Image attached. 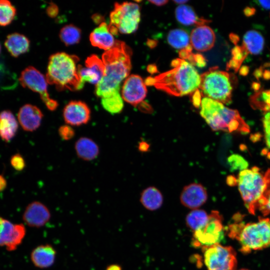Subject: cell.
<instances>
[{
  "instance_id": "cell-41",
  "label": "cell",
  "mask_w": 270,
  "mask_h": 270,
  "mask_svg": "<svg viewBox=\"0 0 270 270\" xmlns=\"http://www.w3.org/2000/svg\"><path fill=\"white\" fill-rule=\"evenodd\" d=\"M46 13L51 18L56 16L58 12V8L56 5L54 4H50L46 8Z\"/></svg>"
},
{
  "instance_id": "cell-20",
  "label": "cell",
  "mask_w": 270,
  "mask_h": 270,
  "mask_svg": "<svg viewBox=\"0 0 270 270\" xmlns=\"http://www.w3.org/2000/svg\"><path fill=\"white\" fill-rule=\"evenodd\" d=\"M90 40L94 46L106 51L112 48L116 42L108 25L105 22L99 24L98 26L92 32L90 35Z\"/></svg>"
},
{
  "instance_id": "cell-1",
  "label": "cell",
  "mask_w": 270,
  "mask_h": 270,
  "mask_svg": "<svg viewBox=\"0 0 270 270\" xmlns=\"http://www.w3.org/2000/svg\"><path fill=\"white\" fill-rule=\"evenodd\" d=\"M131 48L124 42L116 40L114 46L102 54L104 75L96 85L95 94L102 98L120 92L122 82L131 70Z\"/></svg>"
},
{
  "instance_id": "cell-11",
  "label": "cell",
  "mask_w": 270,
  "mask_h": 270,
  "mask_svg": "<svg viewBox=\"0 0 270 270\" xmlns=\"http://www.w3.org/2000/svg\"><path fill=\"white\" fill-rule=\"evenodd\" d=\"M19 81L24 88L38 93L49 110L54 111L56 110L58 102L50 97L46 79L36 68L32 66L26 68L22 72Z\"/></svg>"
},
{
  "instance_id": "cell-53",
  "label": "cell",
  "mask_w": 270,
  "mask_h": 270,
  "mask_svg": "<svg viewBox=\"0 0 270 270\" xmlns=\"http://www.w3.org/2000/svg\"><path fill=\"white\" fill-rule=\"evenodd\" d=\"M92 19L95 22L98 23L100 24L104 22H102V16L98 14L94 15L92 16Z\"/></svg>"
},
{
  "instance_id": "cell-32",
  "label": "cell",
  "mask_w": 270,
  "mask_h": 270,
  "mask_svg": "<svg viewBox=\"0 0 270 270\" xmlns=\"http://www.w3.org/2000/svg\"><path fill=\"white\" fill-rule=\"evenodd\" d=\"M101 104L106 110L112 114L120 112L124 108L123 99L120 92L102 98Z\"/></svg>"
},
{
  "instance_id": "cell-45",
  "label": "cell",
  "mask_w": 270,
  "mask_h": 270,
  "mask_svg": "<svg viewBox=\"0 0 270 270\" xmlns=\"http://www.w3.org/2000/svg\"><path fill=\"white\" fill-rule=\"evenodd\" d=\"M230 40L236 46L238 43L240 38L239 36L233 32H232L229 35Z\"/></svg>"
},
{
  "instance_id": "cell-55",
  "label": "cell",
  "mask_w": 270,
  "mask_h": 270,
  "mask_svg": "<svg viewBox=\"0 0 270 270\" xmlns=\"http://www.w3.org/2000/svg\"><path fill=\"white\" fill-rule=\"evenodd\" d=\"M173 2H174L176 4H179L180 5H181V4H184L185 3H186L188 1V0H174Z\"/></svg>"
},
{
  "instance_id": "cell-19",
  "label": "cell",
  "mask_w": 270,
  "mask_h": 270,
  "mask_svg": "<svg viewBox=\"0 0 270 270\" xmlns=\"http://www.w3.org/2000/svg\"><path fill=\"white\" fill-rule=\"evenodd\" d=\"M43 114L36 106L26 104L22 106L18 113V119L22 129L26 132H34L41 124Z\"/></svg>"
},
{
  "instance_id": "cell-15",
  "label": "cell",
  "mask_w": 270,
  "mask_h": 270,
  "mask_svg": "<svg viewBox=\"0 0 270 270\" xmlns=\"http://www.w3.org/2000/svg\"><path fill=\"white\" fill-rule=\"evenodd\" d=\"M78 72L84 84L88 82L96 85L104 75L105 68L102 60L92 54L86 60L84 66L78 64Z\"/></svg>"
},
{
  "instance_id": "cell-6",
  "label": "cell",
  "mask_w": 270,
  "mask_h": 270,
  "mask_svg": "<svg viewBox=\"0 0 270 270\" xmlns=\"http://www.w3.org/2000/svg\"><path fill=\"white\" fill-rule=\"evenodd\" d=\"M238 190L248 212L255 214L259 203L270 186V168L263 174L254 166L241 171L238 176Z\"/></svg>"
},
{
  "instance_id": "cell-13",
  "label": "cell",
  "mask_w": 270,
  "mask_h": 270,
  "mask_svg": "<svg viewBox=\"0 0 270 270\" xmlns=\"http://www.w3.org/2000/svg\"><path fill=\"white\" fill-rule=\"evenodd\" d=\"M147 94L145 82L136 74H132L125 80L122 86V96L128 103L136 106L144 99Z\"/></svg>"
},
{
  "instance_id": "cell-8",
  "label": "cell",
  "mask_w": 270,
  "mask_h": 270,
  "mask_svg": "<svg viewBox=\"0 0 270 270\" xmlns=\"http://www.w3.org/2000/svg\"><path fill=\"white\" fill-rule=\"evenodd\" d=\"M108 27L113 35L118 32L129 34L134 32L140 21V8L132 2H116L110 14Z\"/></svg>"
},
{
  "instance_id": "cell-17",
  "label": "cell",
  "mask_w": 270,
  "mask_h": 270,
  "mask_svg": "<svg viewBox=\"0 0 270 270\" xmlns=\"http://www.w3.org/2000/svg\"><path fill=\"white\" fill-rule=\"evenodd\" d=\"M208 194L200 184L193 183L186 186L180 196V200L184 206L192 210L198 209L207 200Z\"/></svg>"
},
{
  "instance_id": "cell-10",
  "label": "cell",
  "mask_w": 270,
  "mask_h": 270,
  "mask_svg": "<svg viewBox=\"0 0 270 270\" xmlns=\"http://www.w3.org/2000/svg\"><path fill=\"white\" fill-rule=\"evenodd\" d=\"M208 270H236V254L230 246L220 244L202 248Z\"/></svg>"
},
{
  "instance_id": "cell-14",
  "label": "cell",
  "mask_w": 270,
  "mask_h": 270,
  "mask_svg": "<svg viewBox=\"0 0 270 270\" xmlns=\"http://www.w3.org/2000/svg\"><path fill=\"white\" fill-rule=\"evenodd\" d=\"M62 116L67 124L78 126L88 122L90 119V110L85 102L72 100L64 107Z\"/></svg>"
},
{
  "instance_id": "cell-28",
  "label": "cell",
  "mask_w": 270,
  "mask_h": 270,
  "mask_svg": "<svg viewBox=\"0 0 270 270\" xmlns=\"http://www.w3.org/2000/svg\"><path fill=\"white\" fill-rule=\"evenodd\" d=\"M140 201L146 208L155 210L161 207L163 203V196L158 188L150 186L142 191Z\"/></svg>"
},
{
  "instance_id": "cell-5",
  "label": "cell",
  "mask_w": 270,
  "mask_h": 270,
  "mask_svg": "<svg viewBox=\"0 0 270 270\" xmlns=\"http://www.w3.org/2000/svg\"><path fill=\"white\" fill-rule=\"evenodd\" d=\"M200 114L214 131L223 130L247 134L250 128L236 110L229 108L223 104L204 97L201 100Z\"/></svg>"
},
{
  "instance_id": "cell-35",
  "label": "cell",
  "mask_w": 270,
  "mask_h": 270,
  "mask_svg": "<svg viewBox=\"0 0 270 270\" xmlns=\"http://www.w3.org/2000/svg\"><path fill=\"white\" fill-rule=\"evenodd\" d=\"M231 54L232 56V59L242 64L247 57L248 52L242 46L236 45L232 48Z\"/></svg>"
},
{
  "instance_id": "cell-51",
  "label": "cell",
  "mask_w": 270,
  "mask_h": 270,
  "mask_svg": "<svg viewBox=\"0 0 270 270\" xmlns=\"http://www.w3.org/2000/svg\"><path fill=\"white\" fill-rule=\"evenodd\" d=\"M106 270H122V267L118 264H112L108 266Z\"/></svg>"
},
{
  "instance_id": "cell-18",
  "label": "cell",
  "mask_w": 270,
  "mask_h": 270,
  "mask_svg": "<svg viewBox=\"0 0 270 270\" xmlns=\"http://www.w3.org/2000/svg\"><path fill=\"white\" fill-rule=\"evenodd\" d=\"M215 41L214 32L206 25L197 26L191 32V46L198 52H204L210 50L214 46Z\"/></svg>"
},
{
  "instance_id": "cell-40",
  "label": "cell",
  "mask_w": 270,
  "mask_h": 270,
  "mask_svg": "<svg viewBox=\"0 0 270 270\" xmlns=\"http://www.w3.org/2000/svg\"><path fill=\"white\" fill-rule=\"evenodd\" d=\"M242 64L232 59H230L226 64V68L228 70H233L235 72L238 71L241 66Z\"/></svg>"
},
{
  "instance_id": "cell-9",
  "label": "cell",
  "mask_w": 270,
  "mask_h": 270,
  "mask_svg": "<svg viewBox=\"0 0 270 270\" xmlns=\"http://www.w3.org/2000/svg\"><path fill=\"white\" fill-rule=\"evenodd\" d=\"M222 222V216L218 211H212L206 224L193 232L192 245L202 248L220 244L226 234Z\"/></svg>"
},
{
  "instance_id": "cell-27",
  "label": "cell",
  "mask_w": 270,
  "mask_h": 270,
  "mask_svg": "<svg viewBox=\"0 0 270 270\" xmlns=\"http://www.w3.org/2000/svg\"><path fill=\"white\" fill-rule=\"evenodd\" d=\"M264 39L258 31L251 30L247 31L243 36L242 46L248 52L253 55L260 54L263 50Z\"/></svg>"
},
{
  "instance_id": "cell-43",
  "label": "cell",
  "mask_w": 270,
  "mask_h": 270,
  "mask_svg": "<svg viewBox=\"0 0 270 270\" xmlns=\"http://www.w3.org/2000/svg\"><path fill=\"white\" fill-rule=\"evenodd\" d=\"M244 14L246 17H250L255 14L256 10L253 7L246 6L243 10Z\"/></svg>"
},
{
  "instance_id": "cell-16",
  "label": "cell",
  "mask_w": 270,
  "mask_h": 270,
  "mask_svg": "<svg viewBox=\"0 0 270 270\" xmlns=\"http://www.w3.org/2000/svg\"><path fill=\"white\" fill-rule=\"evenodd\" d=\"M50 212L48 207L40 202L34 201L26 206L22 219L30 226L40 228L50 220Z\"/></svg>"
},
{
  "instance_id": "cell-42",
  "label": "cell",
  "mask_w": 270,
  "mask_h": 270,
  "mask_svg": "<svg viewBox=\"0 0 270 270\" xmlns=\"http://www.w3.org/2000/svg\"><path fill=\"white\" fill-rule=\"evenodd\" d=\"M264 67L260 66V67L256 68L252 74L255 78L259 81L260 79L262 77Z\"/></svg>"
},
{
  "instance_id": "cell-3",
  "label": "cell",
  "mask_w": 270,
  "mask_h": 270,
  "mask_svg": "<svg viewBox=\"0 0 270 270\" xmlns=\"http://www.w3.org/2000/svg\"><path fill=\"white\" fill-rule=\"evenodd\" d=\"M225 231L230 238L238 242L240 250L244 254L270 246L269 218L258 217L256 222L245 223L242 221V216L237 213Z\"/></svg>"
},
{
  "instance_id": "cell-22",
  "label": "cell",
  "mask_w": 270,
  "mask_h": 270,
  "mask_svg": "<svg viewBox=\"0 0 270 270\" xmlns=\"http://www.w3.org/2000/svg\"><path fill=\"white\" fill-rule=\"evenodd\" d=\"M4 44L10 54L17 58L28 51L30 42L26 36L14 32L7 36Z\"/></svg>"
},
{
  "instance_id": "cell-46",
  "label": "cell",
  "mask_w": 270,
  "mask_h": 270,
  "mask_svg": "<svg viewBox=\"0 0 270 270\" xmlns=\"http://www.w3.org/2000/svg\"><path fill=\"white\" fill-rule=\"evenodd\" d=\"M256 2L262 8L270 10V0H258Z\"/></svg>"
},
{
  "instance_id": "cell-49",
  "label": "cell",
  "mask_w": 270,
  "mask_h": 270,
  "mask_svg": "<svg viewBox=\"0 0 270 270\" xmlns=\"http://www.w3.org/2000/svg\"><path fill=\"white\" fill-rule=\"evenodd\" d=\"M261 84L258 82H253L251 84V88L255 92H257L260 90Z\"/></svg>"
},
{
  "instance_id": "cell-36",
  "label": "cell",
  "mask_w": 270,
  "mask_h": 270,
  "mask_svg": "<svg viewBox=\"0 0 270 270\" xmlns=\"http://www.w3.org/2000/svg\"><path fill=\"white\" fill-rule=\"evenodd\" d=\"M264 216L270 213V188L266 190L259 203L258 209Z\"/></svg>"
},
{
  "instance_id": "cell-56",
  "label": "cell",
  "mask_w": 270,
  "mask_h": 270,
  "mask_svg": "<svg viewBox=\"0 0 270 270\" xmlns=\"http://www.w3.org/2000/svg\"><path fill=\"white\" fill-rule=\"evenodd\" d=\"M239 270H249L246 269V268H241V269H240Z\"/></svg>"
},
{
  "instance_id": "cell-38",
  "label": "cell",
  "mask_w": 270,
  "mask_h": 270,
  "mask_svg": "<svg viewBox=\"0 0 270 270\" xmlns=\"http://www.w3.org/2000/svg\"><path fill=\"white\" fill-rule=\"evenodd\" d=\"M10 163L12 168L18 171L23 170L26 166L25 160L19 153L16 154L11 157Z\"/></svg>"
},
{
  "instance_id": "cell-50",
  "label": "cell",
  "mask_w": 270,
  "mask_h": 270,
  "mask_svg": "<svg viewBox=\"0 0 270 270\" xmlns=\"http://www.w3.org/2000/svg\"><path fill=\"white\" fill-rule=\"evenodd\" d=\"M149 148V145L144 142H142L140 143L138 149L141 152H146Z\"/></svg>"
},
{
  "instance_id": "cell-39",
  "label": "cell",
  "mask_w": 270,
  "mask_h": 270,
  "mask_svg": "<svg viewBox=\"0 0 270 270\" xmlns=\"http://www.w3.org/2000/svg\"><path fill=\"white\" fill-rule=\"evenodd\" d=\"M262 122L266 145L270 149V112H266L262 119Z\"/></svg>"
},
{
  "instance_id": "cell-57",
  "label": "cell",
  "mask_w": 270,
  "mask_h": 270,
  "mask_svg": "<svg viewBox=\"0 0 270 270\" xmlns=\"http://www.w3.org/2000/svg\"><path fill=\"white\" fill-rule=\"evenodd\" d=\"M1 48H1V45H0V52H1Z\"/></svg>"
},
{
  "instance_id": "cell-31",
  "label": "cell",
  "mask_w": 270,
  "mask_h": 270,
  "mask_svg": "<svg viewBox=\"0 0 270 270\" xmlns=\"http://www.w3.org/2000/svg\"><path fill=\"white\" fill-rule=\"evenodd\" d=\"M250 104L254 109H258L266 112H270V89L260 90L250 98Z\"/></svg>"
},
{
  "instance_id": "cell-23",
  "label": "cell",
  "mask_w": 270,
  "mask_h": 270,
  "mask_svg": "<svg viewBox=\"0 0 270 270\" xmlns=\"http://www.w3.org/2000/svg\"><path fill=\"white\" fill-rule=\"evenodd\" d=\"M18 127V122L10 110L0 112V137L2 140L10 142L16 135Z\"/></svg>"
},
{
  "instance_id": "cell-21",
  "label": "cell",
  "mask_w": 270,
  "mask_h": 270,
  "mask_svg": "<svg viewBox=\"0 0 270 270\" xmlns=\"http://www.w3.org/2000/svg\"><path fill=\"white\" fill-rule=\"evenodd\" d=\"M56 252L50 244L40 245L35 248L30 254V259L37 268H46L54 262Z\"/></svg>"
},
{
  "instance_id": "cell-24",
  "label": "cell",
  "mask_w": 270,
  "mask_h": 270,
  "mask_svg": "<svg viewBox=\"0 0 270 270\" xmlns=\"http://www.w3.org/2000/svg\"><path fill=\"white\" fill-rule=\"evenodd\" d=\"M74 149L78 156L85 161L96 158L100 154L98 144L92 139L81 137L75 143Z\"/></svg>"
},
{
  "instance_id": "cell-37",
  "label": "cell",
  "mask_w": 270,
  "mask_h": 270,
  "mask_svg": "<svg viewBox=\"0 0 270 270\" xmlns=\"http://www.w3.org/2000/svg\"><path fill=\"white\" fill-rule=\"evenodd\" d=\"M58 133L61 138L64 140H71L75 135L74 129L68 124L61 126L58 128Z\"/></svg>"
},
{
  "instance_id": "cell-44",
  "label": "cell",
  "mask_w": 270,
  "mask_h": 270,
  "mask_svg": "<svg viewBox=\"0 0 270 270\" xmlns=\"http://www.w3.org/2000/svg\"><path fill=\"white\" fill-rule=\"evenodd\" d=\"M250 72V67L246 65H243L240 66L238 70L239 74L242 76H246Z\"/></svg>"
},
{
  "instance_id": "cell-34",
  "label": "cell",
  "mask_w": 270,
  "mask_h": 270,
  "mask_svg": "<svg viewBox=\"0 0 270 270\" xmlns=\"http://www.w3.org/2000/svg\"><path fill=\"white\" fill-rule=\"evenodd\" d=\"M228 162L234 170H245L248 166L247 162L240 156L238 154H232L228 157Z\"/></svg>"
},
{
  "instance_id": "cell-7",
  "label": "cell",
  "mask_w": 270,
  "mask_h": 270,
  "mask_svg": "<svg viewBox=\"0 0 270 270\" xmlns=\"http://www.w3.org/2000/svg\"><path fill=\"white\" fill-rule=\"evenodd\" d=\"M200 76L198 88L202 95L223 104L232 102L233 86L230 74L214 66Z\"/></svg>"
},
{
  "instance_id": "cell-52",
  "label": "cell",
  "mask_w": 270,
  "mask_h": 270,
  "mask_svg": "<svg viewBox=\"0 0 270 270\" xmlns=\"http://www.w3.org/2000/svg\"><path fill=\"white\" fill-rule=\"evenodd\" d=\"M149 2L152 4H154L156 6H163L165 4H166L168 1V0H149Z\"/></svg>"
},
{
  "instance_id": "cell-25",
  "label": "cell",
  "mask_w": 270,
  "mask_h": 270,
  "mask_svg": "<svg viewBox=\"0 0 270 270\" xmlns=\"http://www.w3.org/2000/svg\"><path fill=\"white\" fill-rule=\"evenodd\" d=\"M176 18L181 24L184 26H202L210 22L208 20L199 18L193 8L186 4L179 5L175 10Z\"/></svg>"
},
{
  "instance_id": "cell-12",
  "label": "cell",
  "mask_w": 270,
  "mask_h": 270,
  "mask_svg": "<svg viewBox=\"0 0 270 270\" xmlns=\"http://www.w3.org/2000/svg\"><path fill=\"white\" fill-rule=\"evenodd\" d=\"M26 234V228L22 224H14L0 218V246L10 251L14 250L20 244Z\"/></svg>"
},
{
  "instance_id": "cell-26",
  "label": "cell",
  "mask_w": 270,
  "mask_h": 270,
  "mask_svg": "<svg viewBox=\"0 0 270 270\" xmlns=\"http://www.w3.org/2000/svg\"><path fill=\"white\" fill-rule=\"evenodd\" d=\"M168 43L174 48L180 52H192V47L190 42V36L188 33L182 28L170 30L168 34Z\"/></svg>"
},
{
  "instance_id": "cell-30",
  "label": "cell",
  "mask_w": 270,
  "mask_h": 270,
  "mask_svg": "<svg viewBox=\"0 0 270 270\" xmlns=\"http://www.w3.org/2000/svg\"><path fill=\"white\" fill-rule=\"evenodd\" d=\"M59 36L63 43L66 46H71L79 42L81 38L82 32L78 28L70 24L62 28Z\"/></svg>"
},
{
  "instance_id": "cell-33",
  "label": "cell",
  "mask_w": 270,
  "mask_h": 270,
  "mask_svg": "<svg viewBox=\"0 0 270 270\" xmlns=\"http://www.w3.org/2000/svg\"><path fill=\"white\" fill-rule=\"evenodd\" d=\"M16 10L12 2L8 0H0V26H6L14 20Z\"/></svg>"
},
{
  "instance_id": "cell-2",
  "label": "cell",
  "mask_w": 270,
  "mask_h": 270,
  "mask_svg": "<svg viewBox=\"0 0 270 270\" xmlns=\"http://www.w3.org/2000/svg\"><path fill=\"white\" fill-rule=\"evenodd\" d=\"M171 65L172 69L148 78L146 84L176 96L186 95L197 90L200 76L192 64L184 60L176 58L172 62Z\"/></svg>"
},
{
  "instance_id": "cell-29",
  "label": "cell",
  "mask_w": 270,
  "mask_h": 270,
  "mask_svg": "<svg viewBox=\"0 0 270 270\" xmlns=\"http://www.w3.org/2000/svg\"><path fill=\"white\" fill-rule=\"evenodd\" d=\"M207 212L200 209L192 210L186 216V226L193 232L202 228L208 218Z\"/></svg>"
},
{
  "instance_id": "cell-48",
  "label": "cell",
  "mask_w": 270,
  "mask_h": 270,
  "mask_svg": "<svg viewBox=\"0 0 270 270\" xmlns=\"http://www.w3.org/2000/svg\"><path fill=\"white\" fill-rule=\"evenodd\" d=\"M7 182L4 177L0 174V192L3 191L6 187Z\"/></svg>"
},
{
  "instance_id": "cell-4",
  "label": "cell",
  "mask_w": 270,
  "mask_h": 270,
  "mask_svg": "<svg viewBox=\"0 0 270 270\" xmlns=\"http://www.w3.org/2000/svg\"><path fill=\"white\" fill-rule=\"evenodd\" d=\"M78 58L66 52L54 54L49 58L46 79L59 90H79L84 84L78 72Z\"/></svg>"
},
{
  "instance_id": "cell-47",
  "label": "cell",
  "mask_w": 270,
  "mask_h": 270,
  "mask_svg": "<svg viewBox=\"0 0 270 270\" xmlns=\"http://www.w3.org/2000/svg\"><path fill=\"white\" fill-rule=\"evenodd\" d=\"M226 183L230 186H236L238 184V180L234 176H229L226 178Z\"/></svg>"
},
{
  "instance_id": "cell-54",
  "label": "cell",
  "mask_w": 270,
  "mask_h": 270,
  "mask_svg": "<svg viewBox=\"0 0 270 270\" xmlns=\"http://www.w3.org/2000/svg\"><path fill=\"white\" fill-rule=\"evenodd\" d=\"M262 78L266 80H270V70H264L262 74Z\"/></svg>"
}]
</instances>
